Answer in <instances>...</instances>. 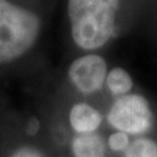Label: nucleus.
Masks as SVG:
<instances>
[{
	"label": "nucleus",
	"instance_id": "f257e3e1",
	"mask_svg": "<svg viewBox=\"0 0 157 157\" xmlns=\"http://www.w3.org/2000/svg\"><path fill=\"white\" fill-rule=\"evenodd\" d=\"M121 0H68L70 31L83 50L101 48L115 32V16Z\"/></svg>",
	"mask_w": 157,
	"mask_h": 157
},
{
	"label": "nucleus",
	"instance_id": "f03ea898",
	"mask_svg": "<svg viewBox=\"0 0 157 157\" xmlns=\"http://www.w3.org/2000/svg\"><path fill=\"white\" fill-rule=\"evenodd\" d=\"M41 25L35 12L0 0V66L25 56L38 41Z\"/></svg>",
	"mask_w": 157,
	"mask_h": 157
},
{
	"label": "nucleus",
	"instance_id": "7ed1b4c3",
	"mask_svg": "<svg viewBox=\"0 0 157 157\" xmlns=\"http://www.w3.org/2000/svg\"><path fill=\"white\" fill-rule=\"evenodd\" d=\"M108 122L117 131L128 135H140L151 128L153 113L148 102L141 95L119 96L108 112Z\"/></svg>",
	"mask_w": 157,
	"mask_h": 157
},
{
	"label": "nucleus",
	"instance_id": "20e7f679",
	"mask_svg": "<svg viewBox=\"0 0 157 157\" xmlns=\"http://www.w3.org/2000/svg\"><path fill=\"white\" fill-rule=\"evenodd\" d=\"M108 74L106 61L101 56L87 54L76 58L68 67V78L78 92L84 95L95 93L105 84Z\"/></svg>",
	"mask_w": 157,
	"mask_h": 157
},
{
	"label": "nucleus",
	"instance_id": "39448f33",
	"mask_svg": "<svg viewBox=\"0 0 157 157\" xmlns=\"http://www.w3.org/2000/svg\"><path fill=\"white\" fill-rule=\"evenodd\" d=\"M68 121L77 134H92L101 127L102 115L89 103H76L70 109Z\"/></svg>",
	"mask_w": 157,
	"mask_h": 157
},
{
	"label": "nucleus",
	"instance_id": "423d86ee",
	"mask_svg": "<svg viewBox=\"0 0 157 157\" xmlns=\"http://www.w3.org/2000/svg\"><path fill=\"white\" fill-rule=\"evenodd\" d=\"M74 157H105L106 143L99 134H77L71 141Z\"/></svg>",
	"mask_w": 157,
	"mask_h": 157
},
{
	"label": "nucleus",
	"instance_id": "0eeeda50",
	"mask_svg": "<svg viewBox=\"0 0 157 157\" xmlns=\"http://www.w3.org/2000/svg\"><path fill=\"white\" fill-rule=\"evenodd\" d=\"M105 83H106L109 92L113 96H118V98L124 95H128V92H131V89H132V78L121 67L112 68L106 74Z\"/></svg>",
	"mask_w": 157,
	"mask_h": 157
},
{
	"label": "nucleus",
	"instance_id": "6e6552de",
	"mask_svg": "<svg viewBox=\"0 0 157 157\" xmlns=\"http://www.w3.org/2000/svg\"><path fill=\"white\" fill-rule=\"evenodd\" d=\"M124 157H157V144L151 138L140 137L129 143Z\"/></svg>",
	"mask_w": 157,
	"mask_h": 157
},
{
	"label": "nucleus",
	"instance_id": "1a4fd4ad",
	"mask_svg": "<svg viewBox=\"0 0 157 157\" xmlns=\"http://www.w3.org/2000/svg\"><path fill=\"white\" fill-rule=\"evenodd\" d=\"M129 135L121 131H115L108 138V147L112 151H125L129 146Z\"/></svg>",
	"mask_w": 157,
	"mask_h": 157
},
{
	"label": "nucleus",
	"instance_id": "9d476101",
	"mask_svg": "<svg viewBox=\"0 0 157 157\" xmlns=\"http://www.w3.org/2000/svg\"><path fill=\"white\" fill-rule=\"evenodd\" d=\"M9 157H44L41 154L39 150H36L35 147H31V146H21L15 148L13 151L10 153Z\"/></svg>",
	"mask_w": 157,
	"mask_h": 157
},
{
	"label": "nucleus",
	"instance_id": "9b49d317",
	"mask_svg": "<svg viewBox=\"0 0 157 157\" xmlns=\"http://www.w3.org/2000/svg\"><path fill=\"white\" fill-rule=\"evenodd\" d=\"M36 131H38V121H36V119H31V122H29V128H28V132H29L31 135H34Z\"/></svg>",
	"mask_w": 157,
	"mask_h": 157
}]
</instances>
